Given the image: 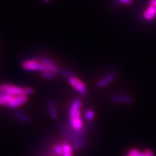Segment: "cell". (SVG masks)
Returning <instances> with one entry per match:
<instances>
[{
    "mask_svg": "<svg viewBox=\"0 0 156 156\" xmlns=\"http://www.w3.org/2000/svg\"><path fill=\"white\" fill-rule=\"evenodd\" d=\"M48 108L49 114H50L51 118L56 119L58 115L56 110L55 105L54 104V102H53L52 100H49L48 101Z\"/></svg>",
    "mask_w": 156,
    "mask_h": 156,
    "instance_id": "cell-11",
    "label": "cell"
},
{
    "mask_svg": "<svg viewBox=\"0 0 156 156\" xmlns=\"http://www.w3.org/2000/svg\"><path fill=\"white\" fill-rule=\"evenodd\" d=\"M119 2L125 5H130L132 4L133 0H119Z\"/></svg>",
    "mask_w": 156,
    "mask_h": 156,
    "instance_id": "cell-19",
    "label": "cell"
},
{
    "mask_svg": "<svg viewBox=\"0 0 156 156\" xmlns=\"http://www.w3.org/2000/svg\"><path fill=\"white\" fill-rule=\"evenodd\" d=\"M42 77L44 78V79H47V80H52L53 78L55 77V73H53L51 71H45V72H43L42 74Z\"/></svg>",
    "mask_w": 156,
    "mask_h": 156,
    "instance_id": "cell-13",
    "label": "cell"
},
{
    "mask_svg": "<svg viewBox=\"0 0 156 156\" xmlns=\"http://www.w3.org/2000/svg\"><path fill=\"white\" fill-rule=\"evenodd\" d=\"M144 153L145 156H154L153 152H152V150H145V152Z\"/></svg>",
    "mask_w": 156,
    "mask_h": 156,
    "instance_id": "cell-20",
    "label": "cell"
},
{
    "mask_svg": "<svg viewBox=\"0 0 156 156\" xmlns=\"http://www.w3.org/2000/svg\"><path fill=\"white\" fill-rule=\"evenodd\" d=\"M117 76L116 72L115 71L110 72L103 78H101L97 82V86L99 88H104L110 84L111 82H113Z\"/></svg>",
    "mask_w": 156,
    "mask_h": 156,
    "instance_id": "cell-6",
    "label": "cell"
},
{
    "mask_svg": "<svg viewBox=\"0 0 156 156\" xmlns=\"http://www.w3.org/2000/svg\"><path fill=\"white\" fill-rule=\"evenodd\" d=\"M34 92V89L31 87H24L23 88L22 94L28 96V95L32 94Z\"/></svg>",
    "mask_w": 156,
    "mask_h": 156,
    "instance_id": "cell-16",
    "label": "cell"
},
{
    "mask_svg": "<svg viewBox=\"0 0 156 156\" xmlns=\"http://www.w3.org/2000/svg\"><path fill=\"white\" fill-rule=\"evenodd\" d=\"M68 83L69 84L74 88V89L81 96L87 95V89L84 83H83L81 80L77 79V77L73 76L68 79Z\"/></svg>",
    "mask_w": 156,
    "mask_h": 156,
    "instance_id": "cell-5",
    "label": "cell"
},
{
    "mask_svg": "<svg viewBox=\"0 0 156 156\" xmlns=\"http://www.w3.org/2000/svg\"><path fill=\"white\" fill-rule=\"evenodd\" d=\"M41 62L42 63V65H44L46 67L48 70L51 71L53 73H55V74L58 72V66L57 65L56 63L51 59H50V58H42Z\"/></svg>",
    "mask_w": 156,
    "mask_h": 156,
    "instance_id": "cell-8",
    "label": "cell"
},
{
    "mask_svg": "<svg viewBox=\"0 0 156 156\" xmlns=\"http://www.w3.org/2000/svg\"><path fill=\"white\" fill-rule=\"evenodd\" d=\"M14 114L17 119L22 121L23 123L29 124L31 122V119H30V117L26 115L25 113H22L21 111H16Z\"/></svg>",
    "mask_w": 156,
    "mask_h": 156,
    "instance_id": "cell-10",
    "label": "cell"
},
{
    "mask_svg": "<svg viewBox=\"0 0 156 156\" xmlns=\"http://www.w3.org/2000/svg\"><path fill=\"white\" fill-rule=\"evenodd\" d=\"M110 100L112 102L116 104H130L133 101L132 97L124 94H114L111 96Z\"/></svg>",
    "mask_w": 156,
    "mask_h": 156,
    "instance_id": "cell-7",
    "label": "cell"
},
{
    "mask_svg": "<svg viewBox=\"0 0 156 156\" xmlns=\"http://www.w3.org/2000/svg\"><path fill=\"white\" fill-rule=\"evenodd\" d=\"M82 105L81 100L79 98L75 99L72 102L70 109H69V116L70 122L72 121L81 119L80 115V109Z\"/></svg>",
    "mask_w": 156,
    "mask_h": 156,
    "instance_id": "cell-3",
    "label": "cell"
},
{
    "mask_svg": "<svg viewBox=\"0 0 156 156\" xmlns=\"http://www.w3.org/2000/svg\"><path fill=\"white\" fill-rule=\"evenodd\" d=\"M62 156H72V154H63Z\"/></svg>",
    "mask_w": 156,
    "mask_h": 156,
    "instance_id": "cell-21",
    "label": "cell"
},
{
    "mask_svg": "<svg viewBox=\"0 0 156 156\" xmlns=\"http://www.w3.org/2000/svg\"><path fill=\"white\" fill-rule=\"evenodd\" d=\"M128 156H129V155H128Z\"/></svg>",
    "mask_w": 156,
    "mask_h": 156,
    "instance_id": "cell-24",
    "label": "cell"
},
{
    "mask_svg": "<svg viewBox=\"0 0 156 156\" xmlns=\"http://www.w3.org/2000/svg\"><path fill=\"white\" fill-rule=\"evenodd\" d=\"M2 93L0 92V105H2Z\"/></svg>",
    "mask_w": 156,
    "mask_h": 156,
    "instance_id": "cell-22",
    "label": "cell"
},
{
    "mask_svg": "<svg viewBox=\"0 0 156 156\" xmlns=\"http://www.w3.org/2000/svg\"><path fill=\"white\" fill-rule=\"evenodd\" d=\"M22 67L23 70L26 71H31V72H45L48 69L46 67L42 65L41 62H39L37 60L29 59L24 61L22 63Z\"/></svg>",
    "mask_w": 156,
    "mask_h": 156,
    "instance_id": "cell-2",
    "label": "cell"
},
{
    "mask_svg": "<svg viewBox=\"0 0 156 156\" xmlns=\"http://www.w3.org/2000/svg\"><path fill=\"white\" fill-rule=\"evenodd\" d=\"M44 2H46V3H48V2H50L51 0H44Z\"/></svg>",
    "mask_w": 156,
    "mask_h": 156,
    "instance_id": "cell-23",
    "label": "cell"
},
{
    "mask_svg": "<svg viewBox=\"0 0 156 156\" xmlns=\"http://www.w3.org/2000/svg\"><path fill=\"white\" fill-rule=\"evenodd\" d=\"M143 18L148 21L155 19L156 18V7L150 5L143 12Z\"/></svg>",
    "mask_w": 156,
    "mask_h": 156,
    "instance_id": "cell-9",
    "label": "cell"
},
{
    "mask_svg": "<svg viewBox=\"0 0 156 156\" xmlns=\"http://www.w3.org/2000/svg\"><path fill=\"white\" fill-rule=\"evenodd\" d=\"M140 152L138 150H136L135 149H131L129 151V156H139Z\"/></svg>",
    "mask_w": 156,
    "mask_h": 156,
    "instance_id": "cell-18",
    "label": "cell"
},
{
    "mask_svg": "<svg viewBox=\"0 0 156 156\" xmlns=\"http://www.w3.org/2000/svg\"><path fill=\"white\" fill-rule=\"evenodd\" d=\"M54 151H55V152L56 154H57L58 155H63V154H64V152H63L62 146L58 145V144L55 145L54 146Z\"/></svg>",
    "mask_w": 156,
    "mask_h": 156,
    "instance_id": "cell-17",
    "label": "cell"
},
{
    "mask_svg": "<svg viewBox=\"0 0 156 156\" xmlns=\"http://www.w3.org/2000/svg\"><path fill=\"white\" fill-rule=\"evenodd\" d=\"M61 146H62L63 152H64V154H71L72 153V148L71 146H70L69 144H68L66 143L62 144Z\"/></svg>",
    "mask_w": 156,
    "mask_h": 156,
    "instance_id": "cell-15",
    "label": "cell"
},
{
    "mask_svg": "<svg viewBox=\"0 0 156 156\" xmlns=\"http://www.w3.org/2000/svg\"><path fill=\"white\" fill-rule=\"evenodd\" d=\"M59 74L61 76L66 77L68 79H69V78H70L71 77L74 76V72L68 69H62L60 70Z\"/></svg>",
    "mask_w": 156,
    "mask_h": 156,
    "instance_id": "cell-12",
    "label": "cell"
},
{
    "mask_svg": "<svg viewBox=\"0 0 156 156\" xmlns=\"http://www.w3.org/2000/svg\"><path fill=\"white\" fill-rule=\"evenodd\" d=\"M23 87H18L11 84L4 83L0 85V92L10 95H20L22 94Z\"/></svg>",
    "mask_w": 156,
    "mask_h": 156,
    "instance_id": "cell-4",
    "label": "cell"
},
{
    "mask_svg": "<svg viewBox=\"0 0 156 156\" xmlns=\"http://www.w3.org/2000/svg\"><path fill=\"white\" fill-rule=\"evenodd\" d=\"M27 100L28 96L23 94L13 96L2 93V105L7 107L9 108L16 109L25 104Z\"/></svg>",
    "mask_w": 156,
    "mask_h": 156,
    "instance_id": "cell-1",
    "label": "cell"
},
{
    "mask_svg": "<svg viewBox=\"0 0 156 156\" xmlns=\"http://www.w3.org/2000/svg\"><path fill=\"white\" fill-rule=\"evenodd\" d=\"M94 116H95V113L92 110L87 111L85 114V118L88 121H90L92 120H93Z\"/></svg>",
    "mask_w": 156,
    "mask_h": 156,
    "instance_id": "cell-14",
    "label": "cell"
}]
</instances>
